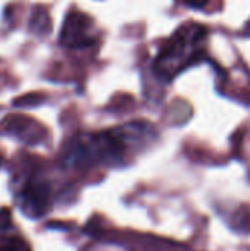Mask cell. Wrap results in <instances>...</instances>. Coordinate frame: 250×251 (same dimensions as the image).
I'll return each instance as SVG.
<instances>
[{
	"mask_svg": "<svg viewBox=\"0 0 250 251\" xmlns=\"http://www.w3.org/2000/svg\"><path fill=\"white\" fill-rule=\"evenodd\" d=\"M131 149L121 128L100 134L75 137L63 150V163L71 168H90L94 165L119 163Z\"/></svg>",
	"mask_w": 250,
	"mask_h": 251,
	"instance_id": "1",
	"label": "cell"
},
{
	"mask_svg": "<svg viewBox=\"0 0 250 251\" xmlns=\"http://www.w3.org/2000/svg\"><path fill=\"white\" fill-rule=\"evenodd\" d=\"M91 26L93 21L88 15L83 12H69L59 34V43L69 49L88 47L94 41L90 34Z\"/></svg>",
	"mask_w": 250,
	"mask_h": 251,
	"instance_id": "2",
	"label": "cell"
},
{
	"mask_svg": "<svg viewBox=\"0 0 250 251\" xmlns=\"http://www.w3.org/2000/svg\"><path fill=\"white\" fill-rule=\"evenodd\" d=\"M50 203L49 185L41 181H29L21 191V206L24 213L31 218L44 215Z\"/></svg>",
	"mask_w": 250,
	"mask_h": 251,
	"instance_id": "3",
	"label": "cell"
},
{
	"mask_svg": "<svg viewBox=\"0 0 250 251\" xmlns=\"http://www.w3.org/2000/svg\"><path fill=\"white\" fill-rule=\"evenodd\" d=\"M29 28L35 34H46L50 31V16L44 7L37 6L32 9L31 19H29Z\"/></svg>",
	"mask_w": 250,
	"mask_h": 251,
	"instance_id": "4",
	"label": "cell"
},
{
	"mask_svg": "<svg viewBox=\"0 0 250 251\" xmlns=\"http://www.w3.org/2000/svg\"><path fill=\"white\" fill-rule=\"evenodd\" d=\"M0 251H31V249L21 238H7L0 241Z\"/></svg>",
	"mask_w": 250,
	"mask_h": 251,
	"instance_id": "5",
	"label": "cell"
},
{
	"mask_svg": "<svg viewBox=\"0 0 250 251\" xmlns=\"http://www.w3.org/2000/svg\"><path fill=\"white\" fill-rule=\"evenodd\" d=\"M46 100L44 96L41 94H35V93H29V94H25L22 97H18L13 100V104L18 106V107H31V106H37L40 103H43Z\"/></svg>",
	"mask_w": 250,
	"mask_h": 251,
	"instance_id": "6",
	"label": "cell"
},
{
	"mask_svg": "<svg viewBox=\"0 0 250 251\" xmlns=\"http://www.w3.org/2000/svg\"><path fill=\"white\" fill-rule=\"evenodd\" d=\"M184 1H186V4H187L189 7H193V9H203V7L208 4L209 0H184Z\"/></svg>",
	"mask_w": 250,
	"mask_h": 251,
	"instance_id": "7",
	"label": "cell"
},
{
	"mask_svg": "<svg viewBox=\"0 0 250 251\" xmlns=\"http://www.w3.org/2000/svg\"><path fill=\"white\" fill-rule=\"evenodd\" d=\"M248 31L250 32V22H249V25H248Z\"/></svg>",
	"mask_w": 250,
	"mask_h": 251,
	"instance_id": "8",
	"label": "cell"
},
{
	"mask_svg": "<svg viewBox=\"0 0 250 251\" xmlns=\"http://www.w3.org/2000/svg\"><path fill=\"white\" fill-rule=\"evenodd\" d=\"M1 162H3V159H1V156H0V165H1Z\"/></svg>",
	"mask_w": 250,
	"mask_h": 251,
	"instance_id": "9",
	"label": "cell"
}]
</instances>
